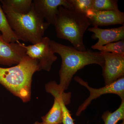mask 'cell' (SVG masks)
Masks as SVG:
<instances>
[{
  "instance_id": "1",
  "label": "cell",
  "mask_w": 124,
  "mask_h": 124,
  "mask_svg": "<svg viewBox=\"0 0 124 124\" xmlns=\"http://www.w3.org/2000/svg\"><path fill=\"white\" fill-rule=\"evenodd\" d=\"M50 46L55 53L62 58V64L59 72L60 83L58 84L60 90L64 91L69 87L74 75L85 66L95 64L102 68L105 60L100 52L88 49L81 51L73 46H67L50 40Z\"/></svg>"
},
{
  "instance_id": "2",
  "label": "cell",
  "mask_w": 124,
  "mask_h": 124,
  "mask_svg": "<svg viewBox=\"0 0 124 124\" xmlns=\"http://www.w3.org/2000/svg\"><path fill=\"white\" fill-rule=\"evenodd\" d=\"M39 71L38 61L26 55L14 66L0 67V84L23 102L31 99L32 77Z\"/></svg>"
},
{
  "instance_id": "3",
  "label": "cell",
  "mask_w": 124,
  "mask_h": 124,
  "mask_svg": "<svg viewBox=\"0 0 124 124\" xmlns=\"http://www.w3.org/2000/svg\"><path fill=\"white\" fill-rule=\"evenodd\" d=\"M58 10L54 25L58 38L69 41L78 50L86 51L83 37L91 24L86 14L62 6L59 7Z\"/></svg>"
},
{
  "instance_id": "4",
  "label": "cell",
  "mask_w": 124,
  "mask_h": 124,
  "mask_svg": "<svg viewBox=\"0 0 124 124\" xmlns=\"http://www.w3.org/2000/svg\"><path fill=\"white\" fill-rule=\"evenodd\" d=\"M9 24L19 40L35 44L40 41L50 25L37 13L32 5L28 13L5 14Z\"/></svg>"
},
{
  "instance_id": "5",
  "label": "cell",
  "mask_w": 124,
  "mask_h": 124,
  "mask_svg": "<svg viewBox=\"0 0 124 124\" xmlns=\"http://www.w3.org/2000/svg\"><path fill=\"white\" fill-rule=\"evenodd\" d=\"M46 90L54 97V102L51 109L46 115L41 117L42 122L48 124H61L62 122L63 111L62 101L65 105L71 102V93H64L60 90L57 82L54 81L48 82L45 85Z\"/></svg>"
},
{
  "instance_id": "6",
  "label": "cell",
  "mask_w": 124,
  "mask_h": 124,
  "mask_svg": "<svg viewBox=\"0 0 124 124\" xmlns=\"http://www.w3.org/2000/svg\"><path fill=\"white\" fill-rule=\"evenodd\" d=\"M50 40L48 37H46L35 44L24 45L26 55L38 61L39 71H49L52 65L57 59L50 47Z\"/></svg>"
},
{
  "instance_id": "7",
  "label": "cell",
  "mask_w": 124,
  "mask_h": 124,
  "mask_svg": "<svg viewBox=\"0 0 124 124\" xmlns=\"http://www.w3.org/2000/svg\"><path fill=\"white\" fill-rule=\"evenodd\" d=\"M74 79L81 85L85 86L90 92L88 97L78 108L76 113V115L77 116H79L82 112L86 109L93 100L98 98L103 94H114L119 96L121 100H124V77L111 84L106 85L98 89L94 88L90 86L88 82L84 81L79 77H75Z\"/></svg>"
},
{
  "instance_id": "8",
  "label": "cell",
  "mask_w": 124,
  "mask_h": 124,
  "mask_svg": "<svg viewBox=\"0 0 124 124\" xmlns=\"http://www.w3.org/2000/svg\"><path fill=\"white\" fill-rule=\"evenodd\" d=\"M105 62L102 75L105 85H110L124 77V54L100 52Z\"/></svg>"
},
{
  "instance_id": "9",
  "label": "cell",
  "mask_w": 124,
  "mask_h": 124,
  "mask_svg": "<svg viewBox=\"0 0 124 124\" xmlns=\"http://www.w3.org/2000/svg\"><path fill=\"white\" fill-rule=\"evenodd\" d=\"M32 5L37 13L46 23L54 26L59 6L73 10L70 0H34L32 1Z\"/></svg>"
},
{
  "instance_id": "10",
  "label": "cell",
  "mask_w": 124,
  "mask_h": 124,
  "mask_svg": "<svg viewBox=\"0 0 124 124\" xmlns=\"http://www.w3.org/2000/svg\"><path fill=\"white\" fill-rule=\"evenodd\" d=\"M24 45L19 42L7 43L0 32V64L10 66L18 64L26 55Z\"/></svg>"
},
{
  "instance_id": "11",
  "label": "cell",
  "mask_w": 124,
  "mask_h": 124,
  "mask_svg": "<svg viewBox=\"0 0 124 124\" xmlns=\"http://www.w3.org/2000/svg\"><path fill=\"white\" fill-rule=\"evenodd\" d=\"M93 26L124 25V13L118 10L99 11L89 10L86 14Z\"/></svg>"
},
{
  "instance_id": "12",
  "label": "cell",
  "mask_w": 124,
  "mask_h": 124,
  "mask_svg": "<svg viewBox=\"0 0 124 124\" xmlns=\"http://www.w3.org/2000/svg\"><path fill=\"white\" fill-rule=\"evenodd\" d=\"M88 31L93 33L92 36L93 39H98V42L91 46L94 49L109 43L124 40V25L111 29H101L98 27L94 26L89 28Z\"/></svg>"
},
{
  "instance_id": "13",
  "label": "cell",
  "mask_w": 124,
  "mask_h": 124,
  "mask_svg": "<svg viewBox=\"0 0 124 124\" xmlns=\"http://www.w3.org/2000/svg\"><path fill=\"white\" fill-rule=\"evenodd\" d=\"M5 14L7 13L24 14L28 13L32 6V0H0Z\"/></svg>"
},
{
  "instance_id": "14",
  "label": "cell",
  "mask_w": 124,
  "mask_h": 124,
  "mask_svg": "<svg viewBox=\"0 0 124 124\" xmlns=\"http://www.w3.org/2000/svg\"><path fill=\"white\" fill-rule=\"evenodd\" d=\"M0 32L2 38L7 43L19 42L18 38L11 28L6 15L0 4Z\"/></svg>"
},
{
  "instance_id": "15",
  "label": "cell",
  "mask_w": 124,
  "mask_h": 124,
  "mask_svg": "<svg viewBox=\"0 0 124 124\" xmlns=\"http://www.w3.org/2000/svg\"><path fill=\"white\" fill-rule=\"evenodd\" d=\"M104 124H117L120 120H124V100H122L119 108L113 112L106 111L101 116Z\"/></svg>"
},
{
  "instance_id": "16",
  "label": "cell",
  "mask_w": 124,
  "mask_h": 124,
  "mask_svg": "<svg viewBox=\"0 0 124 124\" xmlns=\"http://www.w3.org/2000/svg\"><path fill=\"white\" fill-rule=\"evenodd\" d=\"M92 9L99 11L118 10V0H93Z\"/></svg>"
},
{
  "instance_id": "17",
  "label": "cell",
  "mask_w": 124,
  "mask_h": 124,
  "mask_svg": "<svg viewBox=\"0 0 124 124\" xmlns=\"http://www.w3.org/2000/svg\"><path fill=\"white\" fill-rule=\"evenodd\" d=\"M94 49L98 50L100 52L124 54V40H121L116 42L109 43L95 48Z\"/></svg>"
},
{
  "instance_id": "18",
  "label": "cell",
  "mask_w": 124,
  "mask_h": 124,
  "mask_svg": "<svg viewBox=\"0 0 124 124\" xmlns=\"http://www.w3.org/2000/svg\"><path fill=\"white\" fill-rule=\"evenodd\" d=\"M73 10L86 14V12L92 9L93 0H70Z\"/></svg>"
},
{
  "instance_id": "19",
  "label": "cell",
  "mask_w": 124,
  "mask_h": 124,
  "mask_svg": "<svg viewBox=\"0 0 124 124\" xmlns=\"http://www.w3.org/2000/svg\"><path fill=\"white\" fill-rule=\"evenodd\" d=\"M63 111V120L62 124H75L74 120L72 117L70 112L66 107L64 101L62 103Z\"/></svg>"
},
{
  "instance_id": "20",
  "label": "cell",
  "mask_w": 124,
  "mask_h": 124,
  "mask_svg": "<svg viewBox=\"0 0 124 124\" xmlns=\"http://www.w3.org/2000/svg\"><path fill=\"white\" fill-rule=\"evenodd\" d=\"M34 124H46V123H44V122H37V121H36L34 123Z\"/></svg>"
},
{
  "instance_id": "21",
  "label": "cell",
  "mask_w": 124,
  "mask_h": 124,
  "mask_svg": "<svg viewBox=\"0 0 124 124\" xmlns=\"http://www.w3.org/2000/svg\"><path fill=\"white\" fill-rule=\"evenodd\" d=\"M120 124H124V120L123 121V122H122Z\"/></svg>"
}]
</instances>
